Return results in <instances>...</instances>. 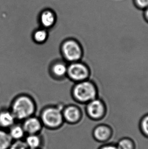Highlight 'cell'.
<instances>
[{"label": "cell", "instance_id": "cell-1", "mask_svg": "<svg viewBox=\"0 0 148 149\" xmlns=\"http://www.w3.org/2000/svg\"><path fill=\"white\" fill-rule=\"evenodd\" d=\"M36 109L34 101L26 95H21L17 97L12 103L11 111L16 120L24 121L32 116Z\"/></svg>", "mask_w": 148, "mask_h": 149}, {"label": "cell", "instance_id": "cell-2", "mask_svg": "<svg viewBox=\"0 0 148 149\" xmlns=\"http://www.w3.org/2000/svg\"><path fill=\"white\" fill-rule=\"evenodd\" d=\"M96 87L89 79L75 83L73 87L72 96L77 102L87 103L97 98Z\"/></svg>", "mask_w": 148, "mask_h": 149}, {"label": "cell", "instance_id": "cell-3", "mask_svg": "<svg viewBox=\"0 0 148 149\" xmlns=\"http://www.w3.org/2000/svg\"><path fill=\"white\" fill-rule=\"evenodd\" d=\"M40 120L43 125L51 129L59 128L64 122L62 110L55 107H48L44 109L41 113Z\"/></svg>", "mask_w": 148, "mask_h": 149}, {"label": "cell", "instance_id": "cell-4", "mask_svg": "<svg viewBox=\"0 0 148 149\" xmlns=\"http://www.w3.org/2000/svg\"><path fill=\"white\" fill-rule=\"evenodd\" d=\"M62 55L68 62L80 61L83 56V49L79 42L75 39L65 41L62 46Z\"/></svg>", "mask_w": 148, "mask_h": 149}, {"label": "cell", "instance_id": "cell-5", "mask_svg": "<svg viewBox=\"0 0 148 149\" xmlns=\"http://www.w3.org/2000/svg\"><path fill=\"white\" fill-rule=\"evenodd\" d=\"M67 75L75 83L88 79L89 70L87 66L82 61L70 63L68 66Z\"/></svg>", "mask_w": 148, "mask_h": 149}, {"label": "cell", "instance_id": "cell-6", "mask_svg": "<svg viewBox=\"0 0 148 149\" xmlns=\"http://www.w3.org/2000/svg\"><path fill=\"white\" fill-rule=\"evenodd\" d=\"M85 110L90 118L99 120L104 116L106 108L102 101L96 98L86 103Z\"/></svg>", "mask_w": 148, "mask_h": 149}, {"label": "cell", "instance_id": "cell-7", "mask_svg": "<svg viewBox=\"0 0 148 149\" xmlns=\"http://www.w3.org/2000/svg\"><path fill=\"white\" fill-rule=\"evenodd\" d=\"M64 121L71 124H77L80 122L82 117V112L77 104L70 105L64 108L62 111Z\"/></svg>", "mask_w": 148, "mask_h": 149}, {"label": "cell", "instance_id": "cell-8", "mask_svg": "<svg viewBox=\"0 0 148 149\" xmlns=\"http://www.w3.org/2000/svg\"><path fill=\"white\" fill-rule=\"evenodd\" d=\"M112 131L110 127L104 124L96 126L92 131L93 137L96 141L101 143L110 142Z\"/></svg>", "mask_w": 148, "mask_h": 149}, {"label": "cell", "instance_id": "cell-9", "mask_svg": "<svg viewBox=\"0 0 148 149\" xmlns=\"http://www.w3.org/2000/svg\"><path fill=\"white\" fill-rule=\"evenodd\" d=\"M22 126L26 134H33L40 132L43 124L40 119L32 116L24 120Z\"/></svg>", "mask_w": 148, "mask_h": 149}, {"label": "cell", "instance_id": "cell-10", "mask_svg": "<svg viewBox=\"0 0 148 149\" xmlns=\"http://www.w3.org/2000/svg\"><path fill=\"white\" fill-rule=\"evenodd\" d=\"M16 118L11 111L3 110L0 111V128H10L15 123Z\"/></svg>", "mask_w": 148, "mask_h": 149}, {"label": "cell", "instance_id": "cell-11", "mask_svg": "<svg viewBox=\"0 0 148 149\" xmlns=\"http://www.w3.org/2000/svg\"><path fill=\"white\" fill-rule=\"evenodd\" d=\"M40 22L45 29L50 28L54 25L56 21L55 15L51 10H46L40 15Z\"/></svg>", "mask_w": 148, "mask_h": 149}, {"label": "cell", "instance_id": "cell-12", "mask_svg": "<svg viewBox=\"0 0 148 149\" xmlns=\"http://www.w3.org/2000/svg\"><path fill=\"white\" fill-rule=\"evenodd\" d=\"M51 71L52 75L56 78H62L67 75L68 66L62 62H56L52 64Z\"/></svg>", "mask_w": 148, "mask_h": 149}, {"label": "cell", "instance_id": "cell-13", "mask_svg": "<svg viewBox=\"0 0 148 149\" xmlns=\"http://www.w3.org/2000/svg\"><path fill=\"white\" fill-rule=\"evenodd\" d=\"M24 141L28 149H40L42 146V139L38 134H28Z\"/></svg>", "mask_w": 148, "mask_h": 149}, {"label": "cell", "instance_id": "cell-14", "mask_svg": "<svg viewBox=\"0 0 148 149\" xmlns=\"http://www.w3.org/2000/svg\"><path fill=\"white\" fill-rule=\"evenodd\" d=\"M8 132L13 141L23 139L26 134L22 125L16 124H14L10 127Z\"/></svg>", "mask_w": 148, "mask_h": 149}, {"label": "cell", "instance_id": "cell-15", "mask_svg": "<svg viewBox=\"0 0 148 149\" xmlns=\"http://www.w3.org/2000/svg\"><path fill=\"white\" fill-rule=\"evenodd\" d=\"M13 141L9 132L0 128V149H9Z\"/></svg>", "mask_w": 148, "mask_h": 149}, {"label": "cell", "instance_id": "cell-16", "mask_svg": "<svg viewBox=\"0 0 148 149\" xmlns=\"http://www.w3.org/2000/svg\"><path fill=\"white\" fill-rule=\"evenodd\" d=\"M116 144L118 149H136L135 142L129 137H122L116 142Z\"/></svg>", "mask_w": 148, "mask_h": 149}, {"label": "cell", "instance_id": "cell-17", "mask_svg": "<svg viewBox=\"0 0 148 149\" xmlns=\"http://www.w3.org/2000/svg\"><path fill=\"white\" fill-rule=\"evenodd\" d=\"M48 36L47 31L45 29H41L35 31L33 35V38L37 43L42 44L46 42Z\"/></svg>", "mask_w": 148, "mask_h": 149}, {"label": "cell", "instance_id": "cell-18", "mask_svg": "<svg viewBox=\"0 0 148 149\" xmlns=\"http://www.w3.org/2000/svg\"><path fill=\"white\" fill-rule=\"evenodd\" d=\"M140 129L142 134L148 137V114L145 116L140 122Z\"/></svg>", "mask_w": 148, "mask_h": 149}, {"label": "cell", "instance_id": "cell-19", "mask_svg": "<svg viewBox=\"0 0 148 149\" xmlns=\"http://www.w3.org/2000/svg\"><path fill=\"white\" fill-rule=\"evenodd\" d=\"M9 149H28L24 139L13 141Z\"/></svg>", "mask_w": 148, "mask_h": 149}, {"label": "cell", "instance_id": "cell-20", "mask_svg": "<svg viewBox=\"0 0 148 149\" xmlns=\"http://www.w3.org/2000/svg\"><path fill=\"white\" fill-rule=\"evenodd\" d=\"M134 7L138 10L144 11L148 7V0H132Z\"/></svg>", "mask_w": 148, "mask_h": 149}, {"label": "cell", "instance_id": "cell-21", "mask_svg": "<svg viewBox=\"0 0 148 149\" xmlns=\"http://www.w3.org/2000/svg\"><path fill=\"white\" fill-rule=\"evenodd\" d=\"M98 149H118L116 143L113 142H108L100 146Z\"/></svg>", "mask_w": 148, "mask_h": 149}, {"label": "cell", "instance_id": "cell-22", "mask_svg": "<svg viewBox=\"0 0 148 149\" xmlns=\"http://www.w3.org/2000/svg\"><path fill=\"white\" fill-rule=\"evenodd\" d=\"M142 18L145 22L148 24V7L143 11Z\"/></svg>", "mask_w": 148, "mask_h": 149}]
</instances>
